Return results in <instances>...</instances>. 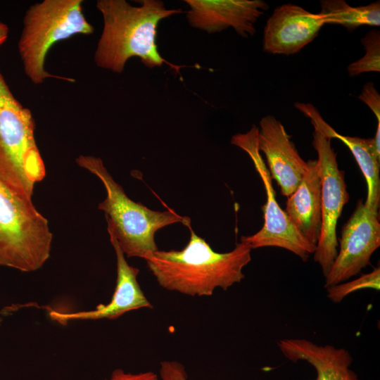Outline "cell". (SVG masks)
<instances>
[{
    "label": "cell",
    "instance_id": "1",
    "mask_svg": "<svg viewBox=\"0 0 380 380\" xmlns=\"http://www.w3.org/2000/svg\"><path fill=\"white\" fill-rule=\"evenodd\" d=\"M132 6L125 0H99L96 8L103 27L94 53L96 65L122 73L132 57H138L149 68L166 63L178 70L160 55L157 45L160 22L183 13L182 8H167L160 0H142Z\"/></svg>",
    "mask_w": 380,
    "mask_h": 380
},
{
    "label": "cell",
    "instance_id": "2",
    "mask_svg": "<svg viewBox=\"0 0 380 380\" xmlns=\"http://www.w3.org/2000/svg\"><path fill=\"white\" fill-rule=\"evenodd\" d=\"M191 235L181 251H156L145 260L163 288L189 296H211L217 288L227 290L245 277L251 249L243 242L227 253L215 251L188 227Z\"/></svg>",
    "mask_w": 380,
    "mask_h": 380
},
{
    "label": "cell",
    "instance_id": "3",
    "mask_svg": "<svg viewBox=\"0 0 380 380\" xmlns=\"http://www.w3.org/2000/svg\"><path fill=\"white\" fill-rule=\"evenodd\" d=\"M76 163L97 177L104 186L106 197L98 208L105 214L108 234L115 238L127 257L145 260L158 251L155 234L164 227L175 223L191 226L188 217L181 216L172 210H153L130 199L100 158L80 155L76 158Z\"/></svg>",
    "mask_w": 380,
    "mask_h": 380
},
{
    "label": "cell",
    "instance_id": "4",
    "mask_svg": "<svg viewBox=\"0 0 380 380\" xmlns=\"http://www.w3.org/2000/svg\"><path fill=\"white\" fill-rule=\"evenodd\" d=\"M82 5V0H44L27 10L18 49L24 72L32 83L39 84L47 78L75 81L48 72L44 62L56 43L76 34L94 32Z\"/></svg>",
    "mask_w": 380,
    "mask_h": 380
},
{
    "label": "cell",
    "instance_id": "5",
    "mask_svg": "<svg viewBox=\"0 0 380 380\" xmlns=\"http://www.w3.org/2000/svg\"><path fill=\"white\" fill-rule=\"evenodd\" d=\"M34 130L32 112L15 99L0 72V179L30 198L46 175Z\"/></svg>",
    "mask_w": 380,
    "mask_h": 380
},
{
    "label": "cell",
    "instance_id": "6",
    "mask_svg": "<svg viewBox=\"0 0 380 380\" xmlns=\"http://www.w3.org/2000/svg\"><path fill=\"white\" fill-rule=\"evenodd\" d=\"M48 220L27 198L0 179V265L29 272L50 257Z\"/></svg>",
    "mask_w": 380,
    "mask_h": 380
},
{
    "label": "cell",
    "instance_id": "7",
    "mask_svg": "<svg viewBox=\"0 0 380 380\" xmlns=\"http://www.w3.org/2000/svg\"><path fill=\"white\" fill-rule=\"evenodd\" d=\"M258 127L253 125L248 132L236 134L231 139L232 144L246 151L253 160L267 194L266 203L262 207V227L253 235L242 236L241 241L247 244L251 250L268 246L282 248L294 253L303 261H307L309 255L315 253L316 246L299 233L278 204L270 172L258 148Z\"/></svg>",
    "mask_w": 380,
    "mask_h": 380
},
{
    "label": "cell",
    "instance_id": "8",
    "mask_svg": "<svg viewBox=\"0 0 380 380\" xmlns=\"http://www.w3.org/2000/svg\"><path fill=\"white\" fill-rule=\"evenodd\" d=\"M312 146L317 153L321 178L322 227L314 254L324 277L338 253L336 225L350 196L344 171L338 168L331 139L314 129Z\"/></svg>",
    "mask_w": 380,
    "mask_h": 380
},
{
    "label": "cell",
    "instance_id": "9",
    "mask_svg": "<svg viewBox=\"0 0 380 380\" xmlns=\"http://www.w3.org/2000/svg\"><path fill=\"white\" fill-rule=\"evenodd\" d=\"M380 246L379 213L359 200L353 214L343 226L339 251L325 277L324 288L346 281L370 264Z\"/></svg>",
    "mask_w": 380,
    "mask_h": 380
},
{
    "label": "cell",
    "instance_id": "10",
    "mask_svg": "<svg viewBox=\"0 0 380 380\" xmlns=\"http://www.w3.org/2000/svg\"><path fill=\"white\" fill-rule=\"evenodd\" d=\"M189 25L209 34L232 27L241 37H253L255 23L268 9L262 0H184Z\"/></svg>",
    "mask_w": 380,
    "mask_h": 380
},
{
    "label": "cell",
    "instance_id": "11",
    "mask_svg": "<svg viewBox=\"0 0 380 380\" xmlns=\"http://www.w3.org/2000/svg\"><path fill=\"white\" fill-rule=\"evenodd\" d=\"M258 148L266 158L272 179L283 196L288 197L299 185L307 169V161L299 155L284 125L267 115L259 122Z\"/></svg>",
    "mask_w": 380,
    "mask_h": 380
},
{
    "label": "cell",
    "instance_id": "12",
    "mask_svg": "<svg viewBox=\"0 0 380 380\" xmlns=\"http://www.w3.org/2000/svg\"><path fill=\"white\" fill-rule=\"evenodd\" d=\"M324 25L319 13H311L293 4H282L274 10L266 22L263 50L272 54H295L317 36Z\"/></svg>",
    "mask_w": 380,
    "mask_h": 380
},
{
    "label": "cell",
    "instance_id": "13",
    "mask_svg": "<svg viewBox=\"0 0 380 380\" xmlns=\"http://www.w3.org/2000/svg\"><path fill=\"white\" fill-rule=\"evenodd\" d=\"M108 234L117 264L116 285L110 301L87 311L63 312L49 309L51 319L63 325L70 320L115 319L132 310L153 308L137 281L139 270L127 263L117 240L112 234Z\"/></svg>",
    "mask_w": 380,
    "mask_h": 380
},
{
    "label": "cell",
    "instance_id": "14",
    "mask_svg": "<svg viewBox=\"0 0 380 380\" xmlns=\"http://www.w3.org/2000/svg\"><path fill=\"white\" fill-rule=\"evenodd\" d=\"M277 345L288 360L309 363L316 372L315 380H360L350 369L353 359L346 348L301 338H283Z\"/></svg>",
    "mask_w": 380,
    "mask_h": 380
},
{
    "label": "cell",
    "instance_id": "15",
    "mask_svg": "<svg viewBox=\"0 0 380 380\" xmlns=\"http://www.w3.org/2000/svg\"><path fill=\"white\" fill-rule=\"evenodd\" d=\"M285 213L299 233L317 246L322 227L321 178L317 160L307 169L296 190L287 197Z\"/></svg>",
    "mask_w": 380,
    "mask_h": 380
},
{
    "label": "cell",
    "instance_id": "16",
    "mask_svg": "<svg viewBox=\"0 0 380 380\" xmlns=\"http://www.w3.org/2000/svg\"><path fill=\"white\" fill-rule=\"evenodd\" d=\"M321 132L331 139L336 138L341 140L348 147L367 182V198L364 203L373 211L379 213L380 153L376 149L374 138L343 136L336 132L328 123L322 127Z\"/></svg>",
    "mask_w": 380,
    "mask_h": 380
},
{
    "label": "cell",
    "instance_id": "17",
    "mask_svg": "<svg viewBox=\"0 0 380 380\" xmlns=\"http://www.w3.org/2000/svg\"><path fill=\"white\" fill-rule=\"evenodd\" d=\"M319 13L324 24H338L353 31L362 25H380V2L353 7L343 0H322Z\"/></svg>",
    "mask_w": 380,
    "mask_h": 380
},
{
    "label": "cell",
    "instance_id": "18",
    "mask_svg": "<svg viewBox=\"0 0 380 380\" xmlns=\"http://www.w3.org/2000/svg\"><path fill=\"white\" fill-rule=\"evenodd\" d=\"M360 41L365 53L362 58L348 65L347 70L350 77H355L364 72L380 71L379 30H370Z\"/></svg>",
    "mask_w": 380,
    "mask_h": 380
},
{
    "label": "cell",
    "instance_id": "19",
    "mask_svg": "<svg viewBox=\"0 0 380 380\" xmlns=\"http://www.w3.org/2000/svg\"><path fill=\"white\" fill-rule=\"evenodd\" d=\"M327 289V297L334 303H339L346 296L356 291L372 289H380V268H374L371 272L361 275L360 277L348 281L329 286Z\"/></svg>",
    "mask_w": 380,
    "mask_h": 380
},
{
    "label": "cell",
    "instance_id": "20",
    "mask_svg": "<svg viewBox=\"0 0 380 380\" xmlns=\"http://www.w3.org/2000/svg\"><path fill=\"white\" fill-rule=\"evenodd\" d=\"M358 99L374 113L378 122L377 127H380V95L372 82L364 84Z\"/></svg>",
    "mask_w": 380,
    "mask_h": 380
},
{
    "label": "cell",
    "instance_id": "21",
    "mask_svg": "<svg viewBox=\"0 0 380 380\" xmlns=\"http://www.w3.org/2000/svg\"><path fill=\"white\" fill-rule=\"evenodd\" d=\"M160 380H187L184 366L177 361H163L160 367Z\"/></svg>",
    "mask_w": 380,
    "mask_h": 380
},
{
    "label": "cell",
    "instance_id": "22",
    "mask_svg": "<svg viewBox=\"0 0 380 380\" xmlns=\"http://www.w3.org/2000/svg\"><path fill=\"white\" fill-rule=\"evenodd\" d=\"M105 380H160L158 375L151 371L140 373L126 372L123 369H115L109 379Z\"/></svg>",
    "mask_w": 380,
    "mask_h": 380
},
{
    "label": "cell",
    "instance_id": "23",
    "mask_svg": "<svg viewBox=\"0 0 380 380\" xmlns=\"http://www.w3.org/2000/svg\"><path fill=\"white\" fill-rule=\"evenodd\" d=\"M9 28L8 25L0 20V46L6 42L8 37Z\"/></svg>",
    "mask_w": 380,
    "mask_h": 380
}]
</instances>
